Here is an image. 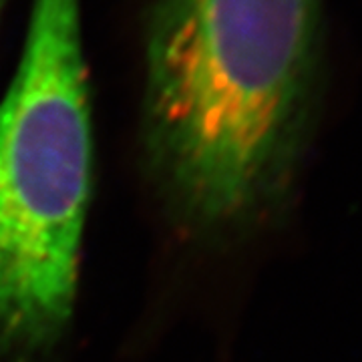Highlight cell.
Returning <instances> with one entry per match:
<instances>
[{
  "label": "cell",
  "mask_w": 362,
  "mask_h": 362,
  "mask_svg": "<svg viewBox=\"0 0 362 362\" xmlns=\"http://www.w3.org/2000/svg\"><path fill=\"white\" fill-rule=\"evenodd\" d=\"M324 75V0H147L141 156L168 218L204 242L288 206Z\"/></svg>",
  "instance_id": "1"
},
{
  "label": "cell",
  "mask_w": 362,
  "mask_h": 362,
  "mask_svg": "<svg viewBox=\"0 0 362 362\" xmlns=\"http://www.w3.org/2000/svg\"><path fill=\"white\" fill-rule=\"evenodd\" d=\"M83 0H33L0 101V362H45L71 328L93 187Z\"/></svg>",
  "instance_id": "2"
},
{
  "label": "cell",
  "mask_w": 362,
  "mask_h": 362,
  "mask_svg": "<svg viewBox=\"0 0 362 362\" xmlns=\"http://www.w3.org/2000/svg\"><path fill=\"white\" fill-rule=\"evenodd\" d=\"M4 4H6V0H0V16H2V11H4Z\"/></svg>",
  "instance_id": "3"
}]
</instances>
